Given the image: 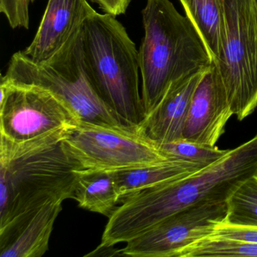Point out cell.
Wrapping results in <instances>:
<instances>
[{
	"label": "cell",
	"instance_id": "2e32d148",
	"mask_svg": "<svg viewBox=\"0 0 257 257\" xmlns=\"http://www.w3.org/2000/svg\"><path fill=\"white\" fill-rule=\"evenodd\" d=\"M186 16L202 38L213 63L217 61L225 34L222 0H180Z\"/></svg>",
	"mask_w": 257,
	"mask_h": 257
},
{
	"label": "cell",
	"instance_id": "9c48e42d",
	"mask_svg": "<svg viewBox=\"0 0 257 257\" xmlns=\"http://www.w3.org/2000/svg\"><path fill=\"white\" fill-rule=\"evenodd\" d=\"M226 202L186 207L127 242L121 255L178 257L188 246L212 235L226 216Z\"/></svg>",
	"mask_w": 257,
	"mask_h": 257
},
{
	"label": "cell",
	"instance_id": "ffe728a7",
	"mask_svg": "<svg viewBox=\"0 0 257 257\" xmlns=\"http://www.w3.org/2000/svg\"><path fill=\"white\" fill-rule=\"evenodd\" d=\"M35 0H0V13L5 16L13 29L30 26V7ZM98 5L99 0H91Z\"/></svg>",
	"mask_w": 257,
	"mask_h": 257
},
{
	"label": "cell",
	"instance_id": "ba28073f",
	"mask_svg": "<svg viewBox=\"0 0 257 257\" xmlns=\"http://www.w3.org/2000/svg\"><path fill=\"white\" fill-rule=\"evenodd\" d=\"M0 94V137L9 141H29L80 122L63 100L45 88L10 83L1 76Z\"/></svg>",
	"mask_w": 257,
	"mask_h": 257
},
{
	"label": "cell",
	"instance_id": "30bf717a",
	"mask_svg": "<svg viewBox=\"0 0 257 257\" xmlns=\"http://www.w3.org/2000/svg\"><path fill=\"white\" fill-rule=\"evenodd\" d=\"M234 115L214 63L204 72L191 100L183 139L215 147Z\"/></svg>",
	"mask_w": 257,
	"mask_h": 257
},
{
	"label": "cell",
	"instance_id": "6da1fadb",
	"mask_svg": "<svg viewBox=\"0 0 257 257\" xmlns=\"http://www.w3.org/2000/svg\"><path fill=\"white\" fill-rule=\"evenodd\" d=\"M257 174V135L216 163L191 175L142 189L121 198L109 217L99 246L127 243L186 207L219 204Z\"/></svg>",
	"mask_w": 257,
	"mask_h": 257
},
{
	"label": "cell",
	"instance_id": "e0dca14e",
	"mask_svg": "<svg viewBox=\"0 0 257 257\" xmlns=\"http://www.w3.org/2000/svg\"><path fill=\"white\" fill-rule=\"evenodd\" d=\"M223 222L257 228V174L245 180L226 201Z\"/></svg>",
	"mask_w": 257,
	"mask_h": 257
},
{
	"label": "cell",
	"instance_id": "ac0fdd59",
	"mask_svg": "<svg viewBox=\"0 0 257 257\" xmlns=\"http://www.w3.org/2000/svg\"><path fill=\"white\" fill-rule=\"evenodd\" d=\"M257 257V242L209 236L183 249L178 257Z\"/></svg>",
	"mask_w": 257,
	"mask_h": 257
},
{
	"label": "cell",
	"instance_id": "44dd1931",
	"mask_svg": "<svg viewBox=\"0 0 257 257\" xmlns=\"http://www.w3.org/2000/svg\"><path fill=\"white\" fill-rule=\"evenodd\" d=\"M210 236L257 242V228L239 226L221 222Z\"/></svg>",
	"mask_w": 257,
	"mask_h": 257
},
{
	"label": "cell",
	"instance_id": "5b68a950",
	"mask_svg": "<svg viewBox=\"0 0 257 257\" xmlns=\"http://www.w3.org/2000/svg\"><path fill=\"white\" fill-rule=\"evenodd\" d=\"M3 78L10 83L40 87L64 102L82 122L124 125L100 97L84 61L82 28L43 64L20 52L12 56Z\"/></svg>",
	"mask_w": 257,
	"mask_h": 257
},
{
	"label": "cell",
	"instance_id": "7402d4cb",
	"mask_svg": "<svg viewBox=\"0 0 257 257\" xmlns=\"http://www.w3.org/2000/svg\"><path fill=\"white\" fill-rule=\"evenodd\" d=\"M131 0H99L98 6L105 13L118 16L125 14Z\"/></svg>",
	"mask_w": 257,
	"mask_h": 257
},
{
	"label": "cell",
	"instance_id": "8992f818",
	"mask_svg": "<svg viewBox=\"0 0 257 257\" xmlns=\"http://www.w3.org/2000/svg\"><path fill=\"white\" fill-rule=\"evenodd\" d=\"M225 34L214 63L239 121L257 107V19L252 0H222Z\"/></svg>",
	"mask_w": 257,
	"mask_h": 257
},
{
	"label": "cell",
	"instance_id": "5bb4252c",
	"mask_svg": "<svg viewBox=\"0 0 257 257\" xmlns=\"http://www.w3.org/2000/svg\"><path fill=\"white\" fill-rule=\"evenodd\" d=\"M121 198L115 172L88 169L81 171L73 196L79 207L109 218Z\"/></svg>",
	"mask_w": 257,
	"mask_h": 257
},
{
	"label": "cell",
	"instance_id": "9a60e30c",
	"mask_svg": "<svg viewBox=\"0 0 257 257\" xmlns=\"http://www.w3.org/2000/svg\"><path fill=\"white\" fill-rule=\"evenodd\" d=\"M204 168L176 159L127 171H115L121 198L156 185L174 181L191 175Z\"/></svg>",
	"mask_w": 257,
	"mask_h": 257
},
{
	"label": "cell",
	"instance_id": "d6986e66",
	"mask_svg": "<svg viewBox=\"0 0 257 257\" xmlns=\"http://www.w3.org/2000/svg\"><path fill=\"white\" fill-rule=\"evenodd\" d=\"M162 154L168 159L185 161L205 168L223 158L229 150L196 144L186 139L158 144Z\"/></svg>",
	"mask_w": 257,
	"mask_h": 257
},
{
	"label": "cell",
	"instance_id": "8fae6325",
	"mask_svg": "<svg viewBox=\"0 0 257 257\" xmlns=\"http://www.w3.org/2000/svg\"><path fill=\"white\" fill-rule=\"evenodd\" d=\"M94 11L87 0H49L34 40L22 52L34 62H46Z\"/></svg>",
	"mask_w": 257,
	"mask_h": 257
},
{
	"label": "cell",
	"instance_id": "4fadbf2b",
	"mask_svg": "<svg viewBox=\"0 0 257 257\" xmlns=\"http://www.w3.org/2000/svg\"><path fill=\"white\" fill-rule=\"evenodd\" d=\"M61 201L47 203L4 234H0V256L41 257L47 252Z\"/></svg>",
	"mask_w": 257,
	"mask_h": 257
},
{
	"label": "cell",
	"instance_id": "52a82bcc",
	"mask_svg": "<svg viewBox=\"0 0 257 257\" xmlns=\"http://www.w3.org/2000/svg\"><path fill=\"white\" fill-rule=\"evenodd\" d=\"M63 144L83 169L115 172L168 159L141 125H103L80 121Z\"/></svg>",
	"mask_w": 257,
	"mask_h": 257
},
{
	"label": "cell",
	"instance_id": "7c38bea8",
	"mask_svg": "<svg viewBox=\"0 0 257 257\" xmlns=\"http://www.w3.org/2000/svg\"><path fill=\"white\" fill-rule=\"evenodd\" d=\"M207 69L173 82L160 102L147 115L141 127L156 144L183 139L192 96Z\"/></svg>",
	"mask_w": 257,
	"mask_h": 257
},
{
	"label": "cell",
	"instance_id": "7a4b0ae2",
	"mask_svg": "<svg viewBox=\"0 0 257 257\" xmlns=\"http://www.w3.org/2000/svg\"><path fill=\"white\" fill-rule=\"evenodd\" d=\"M73 128L53 131L23 142L1 137L0 234L47 203L73 199L84 169L63 144Z\"/></svg>",
	"mask_w": 257,
	"mask_h": 257
},
{
	"label": "cell",
	"instance_id": "277c9868",
	"mask_svg": "<svg viewBox=\"0 0 257 257\" xmlns=\"http://www.w3.org/2000/svg\"><path fill=\"white\" fill-rule=\"evenodd\" d=\"M82 40L85 67L99 95L123 124L141 125L146 115L138 51L124 27L115 16L94 11L82 25Z\"/></svg>",
	"mask_w": 257,
	"mask_h": 257
},
{
	"label": "cell",
	"instance_id": "603a6c76",
	"mask_svg": "<svg viewBox=\"0 0 257 257\" xmlns=\"http://www.w3.org/2000/svg\"><path fill=\"white\" fill-rule=\"evenodd\" d=\"M252 3H253V7L254 9H255V15H256L257 19V0H252Z\"/></svg>",
	"mask_w": 257,
	"mask_h": 257
},
{
	"label": "cell",
	"instance_id": "3957f363",
	"mask_svg": "<svg viewBox=\"0 0 257 257\" xmlns=\"http://www.w3.org/2000/svg\"><path fill=\"white\" fill-rule=\"evenodd\" d=\"M142 16L138 58L147 117L173 82L208 68L213 61L193 24L170 0H147Z\"/></svg>",
	"mask_w": 257,
	"mask_h": 257
}]
</instances>
